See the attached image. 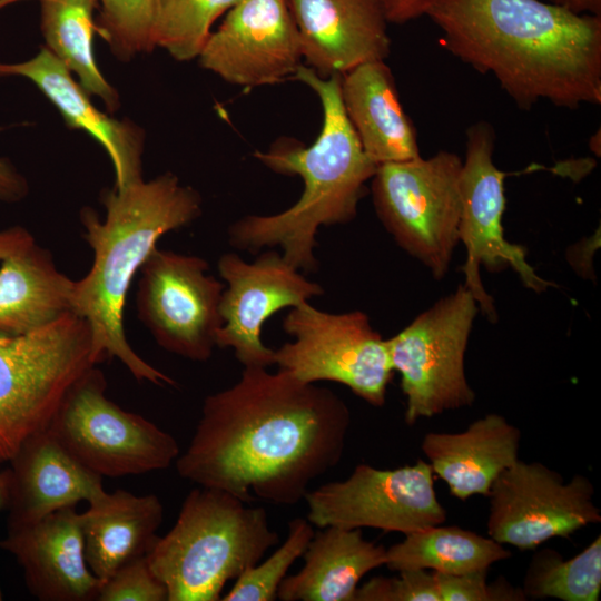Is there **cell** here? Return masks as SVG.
Here are the masks:
<instances>
[{
	"label": "cell",
	"mask_w": 601,
	"mask_h": 601,
	"mask_svg": "<svg viewBox=\"0 0 601 601\" xmlns=\"http://www.w3.org/2000/svg\"><path fill=\"white\" fill-rule=\"evenodd\" d=\"M521 589L526 599L598 601L601 592V535L568 560L550 548L536 551L526 568Z\"/></svg>",
	"instance_id": "obj_28"
},
{
	"label": "cell",
	"mask_w": 601,
	"mask_h": 601,
	"mask_svg": "<svg viewBox=\"0 0 601 601\" xmlns=\"http://www.w3.org/2000/svg\"><path fill=\"white\" fill-rule=\"evenodd\" d=\"M88 504L80 513L86 560L104 581L124 563L149 552L164 506L155 494L136 495L120 489L105 491Z\"/></svg>",
	"instance_id": "obj_24"
},
{
	"label": "cell",
	"mask_w": 601,
	"mask_h": 601,
	"mask_svg": "<svg viewBox=\"0 0 601 601\" xmlns=\"http://www.w3.org/2000/svg\"><path fill=\"white\" fill-rule=\"evenodd\" d=\"M314 525L306 518L288 523L285 541L265 560L244 571L223 601H273L290 566L303 556L313 535Z\"/></svg>",
	"instance_id": "obj_31"
},
{
	"label": "cell",
	"mask_w": 601,
	"mask_h": 601,
	"mask_svg": "<svg viewBox=\"0 0 601 601\" xmlns=\"http://www.w3.org/2000/svg\"><path fill=\"white\" fill-rule=\"evenodd\" d=\"M520 440V430L505 417L487 414L460 433H427L421 447L451 495L465 501L489 495L496 479L519 460Z\"/></svg>",
	"instance_id": "obj_21"
},
{
	"label": "cell",
	"mask_w": 601,
	"mask_h": 601,
	"mask_svg": "<svg viewBox=\"0 0 601 601\" xmlns=\"http://www.w3.org/2000/svg\"><path fill=\"white\" fill-rule=\"evenodd\" d=\"M511 553L490 536L456 525H433L406 534L386 549L385 565L392 571L433 570L446 574L489 570Z\"/></svg>",
	"instance_id": "obj_27"
},
{
	"label": "cell",
	"mask_w": 601,
	"mask_h": 601,
	"mask_svg": "<svg viewBox=\"0 0 601 601\" xmlns=\"http://www.w3.org/2000/svg\"><path fill=\"white\" fill-rule=\"evenodd\" d=\"M293 342L275 349V364L304 383L347 386L373 406H383L393 378L386 339L361 311L334 314L304 302L283 322Z\"/></svg>",
	"instance_id": "obj_10"
},
{
	"label": "cell",
	"mask_w": 601,
	"mask_h": 601,
	"mask_svg": "<svg viewBox=\"0 0 601 601\" xmlns=\"http://www.w3.org/2000/svg\"><path fill=\"white\" fill-rule=\"evenodd\" d=\"M0 546L23 570L28 590L41 601L96 600L101 580L89 569L81 516L67 506L38 520L9 524Z\"/></svg>",
	"instance_id": "obj_17"
},
{
	"label": "cell",
	"mask_w": 601,
	"mask_h": 601,
	"mask_svg": "<svg viewBox=\"0 0 601 601\" xmlns=\"http://www.w3.org/2000/svg\"><path fill=\"white\" fill-rule=\"evenodd\" d=\"M217 269L226 283L219 304L223 325L217 347L233 348L244 367L268 368L275 364V349L262 342L265 322L283 308L323 295L324 288L272 248L252 263L235 253H225Z\"/></svg>",
	"instance_id": "obj_15"
},
{
	"label": "cell",
	"mask_w": 601,
	"mask_h": 601,
	"mask_svg": "<svg viewBox=\"0 0 601 601\" xmlns=\"http://www.w3.org/2000/svg\"><path fill=\"white\" fill-rule=\"evenodd\" d=\"M341 99L361 145L375 165L421 157L417 135L385 60L368 61L341 76Z\"/></svg>",
	"instance_id": "obj_22"
},
{
	"label": "cell",
	"mask_w": 601,
	"mask_h": 601,
	"mask_svg": "<svg viewBox=\"0 0 601 601\" xmlns=\"http://www.w3.org/2000/svg\"><path fill=\"white\" fill-rule=\"evenodd\" d=\"M159 0H98L97 33L114 56L129 61L152 51L154 26Z\"/></svg>",
	"instance_id": "obj_30"
},
{
	"label": "cell",
	"mask_w": 601,
	"mask_h": 601,
	"mask_svg": "<svg viewBox=\"0 0 601 601\" xmlns=\"http://www.w3.org/2000/svg\"><path fill=\"white\" fill-rule=\"evenodd\" d=\"M302 60L287 0H240L198 56L201 68L245 89L293 78Z\"/></svg>",
	"instance_id": "obj_16"
},
{
	"label": "cell",
	"mask_w": 601,
	"mask_h": 601,
	"mask_svg": "<svg viewBox=\"0 0 601 601\" xmlns=\"http://www.w3.org/2000/svg\"><path fill=\"white\" fill-rule=\"evenodd\" d=\"M591 481L575 474L570 481L540 462L518 460L489 493L487 534L501 544L533 550L552 538H569L601 522Z\"/></svg>",
	"instance_id": "obj_14"
},
{
	"label": "cell",
	"mask_w": 601,
	"mask_h": 601,
	"mask_svg": "<svg viewBox=\"0 0 601 601\" xmlns=\"http://www.w3.org/2000/svg\"><path fill=\"white\" fill-rule=\"evenodd\" d=\"M425 16L453 56L491 72L522 109L601 102V16L541 0H434Z\"/></svg>",
	"instance_id": "obj_2"
},
{
	"label": "cell",
	"mask_w": 601,
	"mask_h": 601,
	"mask_svg": "<svg viewBox=\"0 0 601 601\" xmlns=\"http://www.w3.org/2000/svg\"><path fill=\"white\" fill-rule=\"evenodd\" d=\"M29 193L28 181L7 158L0 157V201L18 203Z\"/></svg>",
	"instance_id": "obj_35"
},
{
	"label": "cell",
	"mask_w": 601,
	"mask_h": 601,
	"mask_svg": "<svg viewBox=\"0 0 601 601\" xmlns=\"http://www.w3.org/2000/svg\"><path fill=\"white\" fill-rule=\"evenodd\" d=\"M35 243L31 233L22 226L0 229V264L10 255Z\"/></svg>",
	"instance_id": "obj_37"
},
{
	"label": "cell",
	"mask_w": 601,
	"mask_h": 601,
	"mask_svg": "<svg viewBox=\"0 0 601 601\" xmlns=\"http://www.w3.org/2000/svg\"><path fill=\"white\" fill-rule=\"evenodd\" d=\"M433 574L440 601H496L494 583L486 582L487 570L462 574Z\"/></svg>",
	"instance_id": "obj_34"
},
{
	"label": "cell",
	"mask_w": 601,
	"mask_h": 601,
	"mask_svg": "<svg viewBox=\"0 0 601 601\" xmlns=\"http://www.w3.org/2000/svg\"><path fill=\"white\" fill-rule=\"evenodd\" d=\"M390 23L402 24L425 12L434 0H377Z\"/></svg>",
	"instance_id": "obj_36"
},
{
	"label": "cell",
	"mask_w": 601,
	"mask_h": 601,
	"mask_svg": "<svg viewBox=\"0 0 601 601\" xmlns=\"http://www.w3.org/2000/svg\"><path fill=\"white\" fill-rule=\"evenodd\" d=\"M303 556V568L286 575L277 599L353 601L365 574L385 565L386 549L366 540L361 529L325 526L314 533Z\"/></svg>",
	"instance_id": "obj_23"
},
{
	"label": "cell",
	"mask_w": 601,
	"mask_h": 601,
	"mask_svg": "<svg viewBox=\"0 0 601 601\" xmlns=\"http://www.w3.org/2000/svg\"><path fill=\"white\" fill-rule=\"evenodd\" d=\"M9 501V471H0V511L7 508ZM0 600H2V592L0 588Z\"/></svg>",
	"instance_id": "obj_39"
},
{
	"label": "cell",
	"mask_w": 601,
	"mask_h": 601,
	"mask_svg": "<svg viewBox=\"0 0 601 601\" xmlns=\"http://www.w3.org/2000/svg\"><path fill=\"white\" fill-rule=\"evenodd\" d=\"M278 542L264 508L198 485L185 497L173 528L157 536L147 560L168 601H218L228 581Z\"/></svg>",
	"instance_id": "obj_5"
},
{
	"label": "cell",
	"mask_w": 601,
	"mask_h": 601,
	"mask_svg": "<svg viewBox=\"0 0 601 601\" xmlns=\"http://www.w3.org/2000/svg\"><path fill=\"white\" fill-rule=\"evenodd\" d=\"M11 76L32 81L69 129L88 132L105 148L115 170L114 187L122 188L144 179L145 131L128 119L118 120L97 109L69 69L45 46L26 61H0V78Z\"/></svg>",
	"instance_id": "obj_19"
},
{
	"label": "cell",
	"mask_w": 601,
	"mask_h": 601,
	"mask_svg": "<svg viewBox=\"0 0 601 601\" xmlns=\"http://www.w3.org/2000/svg\"><path fill=\"white\" fill-rule=\"evenodd\" d=\"M8 463L9 524L89 503L106 491L102 477L77 461L47 427L32 434Z\"/></svg>",
	"instance_id": "obj_20"
},
{
	"label": "cell",
	"mask_w": 601,
	"mask_h": 601,
	"mask_svg": "<svg viewBox=\"0 0 601 601\" xmlns=\"http://www.w3.org/2000/svg\"><path fill=\"white\" fill-rule=\"evenodd\" d=\"M302 55L319 77L343 76L385 60L391 51L387 19L377 0H287Z\"/></svg>",
	"instance_id": "obj_18"
},
{
	"label": "cell",
	"mask_w": 601,
	"mask_h": 601,
	"mask_svg": "<svg viewBox=\"0 0 601 601\" xmlns=\"http://www.w3.org/2000/svg\"><path fill=\"white\" fill-rule=\"evenodd\" d=\"M477 311L475 298L460 284L386 339L406 397V424L474 403L464 357Z\"/></svg>",
	"instance_id": "obj_9"
},
{
	"label": "cell",
	"mask_w": 601,
	"mask_h": 601,
	"mask_svg": "<svg viewBox=\"0 0 601 601\" xmlns=\"http://www.w3.org/2000/svg\"><path fill=\"white\" fill-rule=\"evenodd\" d=\"M198 256L158 247L139 270L138 318L165 351L205 362L217 346L223 325L219 304L225 284L208 274Z\"/></svg>",
	"instance_id": "obj_12"
},
{
	"label": "cell",
	"mask_w": 601,
	"mask_h": 601,
	"mask_svg": "<svg viewBox=\"0 0 601 601\" xmlns=\"http://www.w3.org/2000/svg\"><path fill=\"white\" fill-rule=\"evenodd\" d=\"M73 286L36 242L10 255L0 264V334H27L72 312Z\"/></svg>",
	"instance_id": "obj_25"
},
{
	"label": "cell",
	"mask_w": 601,
	"mask_h": 601,
	"mask_svg": "<svg viewBox=\"0 0 601 601\" xmlns=\"http://www.w3.org/2000/svg\"><path fill=\"white\" fill-rule=\"evenodd\" d=\"M495 131L480 120L466 130V152L461 171V211L459 240L466 248L462 266L463 285L475 298L479 309L491 322H497L493 298L483 287L480 267L497 273L512 268L523 284L538 293L552 286L536 275L526 260L525 248L504 238L502 216L505 209L504 179L493 160Z\"/></svg>",
	"instance_id": "obj_11"
},
{
	"label": "cell",
	"mask_w": 601,
	"mask_h": 601,
	"mask_svg": "<svg viewBox=\"0 0 601 601\" xmlns=\"http://www.w3.org/2000/svg\"><path fill=\"white\" fill-rule=\"evenodd\" d=\"M38 1L45 47L78 77L89 96L102 100L109 114L118 110L120 96L99 70L93 51L98 0Z\"/></svg>",
	"instance_id": "obj_26"
},
{
	"label": "cell",
	"mask_w": 601,
	"mask_h": 601,
	"mask_svg": "<svg viewBox=\"0 0 601 601\" xmlns=\"http://www.w3.org/2000/svg\"><path fill=\"white\" fill-rule=\"evenodd\" d=\"M462 165L457 154L441 150L427 159L378 165L371 179L381 223L435 279L447 274L460 242Z\"/></svg>",
	"instance_id": "obj_7"
},
{
	"label": "cell",
	"mask_w": 601,
	"mask_h": 601,
	"mask_svg": "<svg viewBox=\"0 0 601 601\" xmlns=\"http://www.w3.org/2000/svg\"><path fill=\"white\" fill-rule=\"evenodd\" d=\"M349 426V408L332 390L282 368L244 367L236 383L204 400L176 469L248 504L293 505L339 463Z\"/></svg>",
	"instance_id": "obj_1"
},
{
	"label": "cell",
	"mask_w": 601,
	"mask_h": 601,
	"mask_svg": "<svg viewBox=\"0 0 601 601\" xmlns=\"http://www.w3.org/2000/svg\"><path fill=\"white\" fill-rule=\"evenodd\" d=\"M579 14L601 16V0H546Z\"/></svg>",
	"instance_id": "obj_38"
},
{
	"label": "cell",
	"mask_w": 601,
	"mask_h": 601,
	"mask_svg": "<svg viewBox=\"0 0 601 601\" xmlns=\"http://www.w3.org/2000/svg\"><path fill=\"white\" fill-rule=\"evenodd\" d=\"M97 601H168V592L154 573L147 554L120 565L101 582Z\"/></svg>",
	"instance_id": "obj_32"
},
{
	"label": "cell",
	"mask_w": 601,
	"mask_h": 601,
	"mask_svg": "<svg viewBox=\"0 0 601 601\" xmlns=\"http://www.w3.org/2000/svg\"><path fill=\"white\" fill-rule=\"evenodd\" d=\"M433 475L421 459L391 470L358 464L348 477L308 491L306 519L318 528H373L404 535L443 524L446 511Z\"/></svg>",
	"instance_id": "obj_13"
},
{
	"label": "cell",
	"mask_w": 601,
	"mask_h": 601,
	"mask_svg": "<svg viewBox=\"0 0 601 601\" xmlns=\"http://www.w3.org/2000/svg\"><path fill=\"white\" fill-rule=\"evenodd\" d=\"M240 0H159L154 43L177 61L198 58L215 21Z\"/></svg>",
	"instance_id": "obj_29"
},
{
	"label": "cell",
	"mask_w": 601,
	"mask_h": 601,
	"mask_svg": "<svg viewBox=\"0 0 601 601\" xmlns=\"http://www.w3.org/2000/svg\"><path fill=\"white\" fill-rule=\"evenodd\" d=\"M590 147L591 149L595 152H597V134L594 136L591 137L590 139ZM598 148L600 149V131L598 134Z\"/></svg>",
	"instance_id": "obj_40"
},
{
	"label": "cell",
	"mask_w": 601,
	"mask_h": 601,
	"mask_svg": "<svg viewBox=\"0 0 601 601\" xmlns=\"http://www.w3.org/2000/svg\"><path fill=\"white\" fill-rule=\"evenodd\" d=\"M309 87L323 109L322 129L311 146L294 139L276 141L254 157L272 171L298 176L304 183L299 199L274 215H247L228 228V242L250 253L280 247L295 268L312 273L318 268L314 250L322 226L346 224L357 214L377 165L364 151L341 99V76L319 77L306 65L293 76Z\"/></svg>",
	"instance_id": "obj_4"
},
{
	"label": "cell",
	"mask_w": 601,
	"mask_h": 601,
	"mask_svg": "<svg viewBox=\"0 0 601 601\" xmlns=\"http://www.w3.org/2000/svg\"><path fill=\"white\" fill-rule=\"evenodd\" d=\"M93 365L90 327L73 312L27 334H0V464L47 427L67 391Z\"/></svg>",
	"instance_id": "obj_6"
},
{
	"label": "cell",
	"mask_w": 601,
	"mask_h": 601,
	"mask_svg": "<svg viewBox=\"0 0 601 601\" xmlns=\"http://www.w3.org/2000/svg\"><path fill=\"white\" fill-rule=\"evenodd\" d=\"M353 601H440V595L433 572L403 570L370 579L357 587Z\"/></svg>",
	"instance_id": "obj_33"
},
{
	"label": "cell",
	"mask_w": 601,
	"mask_h": 601,
	"mask_svg": "<svg viewBox=\"0 0 601 601\" xmlns=\"http://www.w3.org/2000/svg\"><path fill=\"white\" fill-rule=\"evenodd\" d=\"M97 365L67 391L47 428L83 466L104 477L139 475L169 467L180 454L176 439L107 395Z\"/></svg>",
	"instance_id": "obj_8"
},
{
	"label": "cell",
	"mask_w": 601,
	"mask_h": 601,
	"mask_svg": "<svg viewBox=\"0 0 601 601\" xmlns=\"http://www.w3.org/2000/svg\"><path fill=\"white\" fill-rule=\"evenodd\" d=\"M105 219L83 208V239L93 253L87 275L75 280L71 311L89 325L96 364L119 359L137 381L158 386L176 382L142 359L130 346L124 328V311L134 277L158 240L193 223L201 214V197L178 177L165 173L122 188L101 193Z\"/></svg>",
	"instance_id": "obj_3"
}]
</instances>
